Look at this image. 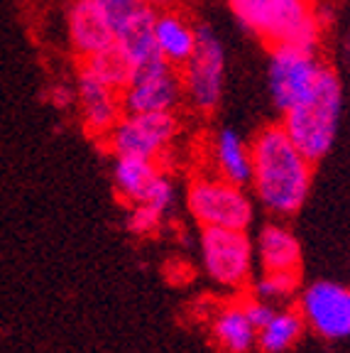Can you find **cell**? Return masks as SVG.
Returning <instances> with one entry per match:
<instances>
[{"label": "cell", "mask_w": 350, "mask_h": 353, "mask_svg": "<svg viewBox=\"0 0 350 353\" xmlns=\"http://www.w3.org/2000/svg\"><path fill=\"white\" fill-rule=\"evenodd\" d=\"M252 176L255 199L272 216L287 219L307 204L313 182V162L289 140L282 125H267L252 138Z\"/></svg>", "instance_id": "obj_1"}, {"label": "cell", "mask_w": 350, "mask_h": 353, "mask_svg": "<svg viewBox=\"0 0 350 353\" xmlns=\"http://www.w3.org/2000/svg\"><path fill=\"white\" fill-rule=\"evenodd\" d=\"M343 116V81L333 66H323L316 83L282 110V130L316 165L331 152Z\"/></svg>", "instance_id": "obj_2"}, {"label": "cell", "mask_w": 350, "mask_h": 353, "mask_svg": "<svg viewBox=\"0 0 350 353\" xmlns=\"http://www.w3.org/2000/svg\"><path fill=\"white\" fill-rule=\"evenodd\" d=\"M228 8L245 32L274 44H299L316 50L323 15L316 0H228Z\"/></svg>", "instance_id": "obj_3"}, {"label": "cell", "mask_w": 350, "mask_h": 353, "mask_svg": "<svg viewBox=\"0 0 350 353\" xmlns=\"http://www.w3.org/2000/svg\"><path fill=\"white\" fill-rule=\"evenodd\" d=\"M181 94L196 113H214L225 88V50L218 32L196 25V50L179 66Z\"/></svg>", "instance_id": "obj_4"}, {"label": "cell", "mask_w": 350, "mask_h": 353, "mask_svg": "<svg viewBox=\"0 0 350 353\" xmlns=\"http://www.w3.org/2000/svg\"><path fill=\"white\" fill-rule=\"evenodd\" d=\"M186 209L201 228H243L247 231L255 214L252 196L245 187L218 174H201L186 189Z\"/></svg>", "instance_id": "obj_5"}, {"label": "cell", "mask_w": 350, "mask_h": 353, "mask_svg": "<svg viewBox=\"0 0 350 353\" xmlns=\"http://www.w3.org/2000/svg\"><path fill=\"white\" fill-rule=\"evenodd\" d=\"M201 263L216 285L238 292L252 282L255 245L243 228H203Z\"/></svg>", "instance_id": "obj_6"}, {"label": "cell", "mask_w": 350, "mask_h": 353, "mask_svg": "<svg viewBox=\"0 0 350 353\" xmlns=\"http://www.w3.org/2000/svg\"><path fill=\"white\" fill-rule=\"evenodd\" d=\"M179 121L174 113H123L103 143L113 152L157 162L174 145Z\"/></svg>", "instance_id": "obj_7"}, {"label": "cell", "mask_w": 350, "mask_h": 353, "mask_svg": "<svg viewBox=\"0 0 350 353\" xmlns=\"http://www.w3.org/2000/svg\"><path fill=\"white\" fill-rule=\"evenodd\" d=\"M323 59L313 47L274 44L267 61V88L274 108L282 113L316 83Z\"/></svg>", "instance_id": "obj_8"}, {"label": "cell", "mask_w": 350, "mask_h": 353, "mask_svg": "<svg viewBox=\"0 0 350 353\" xmlns=\"http://www.w3.org/2000/svg\"><path fill=\"white\" fill-rule=\"evenodd\" d=\"M179 69L165 59H152L135 66L123 86L121 101L125 113H174L181 103Z\"/></svg>", "instance_id": "obj_9"}, {"label": "cell", "mask_w": 350, "mask_h": 353, "mask_svg": "<svg viewBox=\"0 0 350 353\" xmlns=\"http://www.w3.org/2000/svg\"><path fill=\"white\" fill-rule=\"evenodd\" d=\"M113 187L125 204H150L169 211L174 204V184L154 160L118 154L113 160Z\"/></svg>", "instance_id": "obj_10"}, {"label": "cell", "mask_w": 350, "mask_h": 353, "mask_svg": "<svg viewBox=\"0 0 350 353\" xmlns=\"http://www.w3.org/2000/svg\"><path fill=\"white\" fill-rule=\"evenodd\" d=\"M304 324L321 339L338 341L350 336V287L333 280H318L299 294Z\"/></svg>", "instance_id": "obj_11"}, {"label": "cell", "mask_w": 350, "mask_h": 353, "mask_svg": "<svg viewBox=\"0 0 350 353\" xmlns=\"http://www.w3.org/2000/svg\"><path fill=\"white\" fill-rule=\"evenodd\" d=\"M66 34L72 50L88 59L115 44V20L101 0H72L66 10Z\"/></svg>", "instance_id": "obj_12"}, {"label": "cell", "mask_w": 350, "mask_h": 353, "mask_svg": "<svg viewBox=\"0 0 350 353\" xmlns=\"http://www.w3.org/2000/svg\"><path fill=\"white\" fill-rule=\"evenodd\" d=\"M76 103L79 113H81V123L91 138L105 140L113 125L121 121L123 110L121 91L101 81L99 77H93L86 69H79L76 79Z\"/></svg>", "instance_id": "obj_13"}, {"label": "cell", "mask_w": 350, "mask_h": 353, "mask_svg": "<svg viewBox=\"0 0 350 353\" xmlns=\"http://www.w3.org/2000/svg\"><path fill=\"white\" fill-rule=\"evenodd\" d=\"M115 50L127 59V64L135 69L140 64H147L159 59L157 44H154V10L147 6L132 8L123 17L115 20Z\"/></svg>", "instance_id": "obj_14"}, {"label": "cell", "mask_w": 350, "mask_h": 353, "mask_svg": "<svg viewBox=\"0 0 350 353\" xmlns=\"http://www.w3.org/2000/svg\"><path fill=\"white\" fill-rule=\"evenodd\" d=\"M208 331L220 353H250L258 343V329L252 326L243 302H225L216 307L208 319Z\"/></svg>", "instance_id": "obj_15"}, {"label": "cell", "mask_w": 350, "mask_h": 353, "mask_svg": "<svg viewBox=\"0 0 350 353\" xmlns=\"http://www.w3.org/2000/svg\"><path fill=\"white\" fill-rule=\"evenodd\" d=\"M154 44L159 59L179 69L196 50V25L176 8L154 12Z\"/></svg>", "instance_id": "obj_16"}, {"label": "cell", "mask_w": 350, "mask_h": 353, "mask_svg": "<svg viewBox=\"0 0 350 353\" xmlns=\"http://www.w3.org/2000/svg\"><path fill=\"white\" fill-rule=\"evenodd\" d=\"M255 253L262 272H299L301 275V243L285 223H267L258 233Z\"/></svg>", "instance_id": "obj_17"}, {"label": "cell", "mask_w": 350, "mask_h": 353, "mask_svg": "<svg viewBox=\"0 0 350 353\" xmlns=\"http://www.w3.org/2000/svg\"><path fill=\"white\" fill-rule=\"evenodd\" d=\"M211 165H214V174L223 176V179L238 184V187H250V143H245V138L233 128H223L214 135V140H211Z\"/></svg>", "instance_id": "obj_18"}, {"label": "cell", "mask_w": 350, "mask_h": 353, "mask_svg": "<svg viewBox=\"0 0 350 353\" xmlns=\"http://www.w3.org/2000/svg\"><path fill=\"white\" fill-rule=\"evenodd\" d=\"M307 324L299 309L282 307L274 309V314L267 319V324L258 329V343L255 346L262 353H289L299 343Z\"/></svg>", "instance_id": "obj_19"}, {"label": "cell", "mask_w": 350, "mask_h": 353, "mask_svg": "<svg viewBox=\"0 0 350 353\" xmlns=\"http://www.w3.org/2000/svg\"><path fill=\"white\" fill-rule=\"evenodd\" d=\"M81 66L86 72H91L93 77H99L101 81H105L108 86L118 88V91H123V86L127 83L132 72V66L127 64V59L115 47L99 52V54L88 57V59H81Z\"/></svg>", "instance_id": "obj_20"}, {"label": "cell", "mask_w": 350, "mask_h": 353, "mask_svg": "<svg viewBox=\"0 0 350 353\" xmlns=\"http://www.w3.org/2000/svg\"><path fill=\"white\" fill-rule=\"evenodd\" d=\"M299 290V272H262L252 282V294L267 302H285Z\"/></svg>", "instance_id": "obj_21"}, {"label": "cell", "mask_w": 350, "mask_h": 353, "mask_svg": "<svg viewBox=\"0 0 350 353\" xmlns=\"http://www.w3.org/2000/svg\"><path fill=\"white\" fill-rule=\"evenodd\" d=\"M165 216L167 214H162V211L152 209V206H147V204H130L125 226L132 236H152V233L162 226Z\"/></svg>", "instance_id": "obj_22"}, {"label": "cell", "mask_w": 350, "mask_h": 353, "mask_svg": "<svg viewBox=\"0 0 350 353\" xmlns=\"http://www.w3.org/2000/svg\"><path fill=\"white\" fill-rule=\"evenodd\" d=\"M243 304H245V312H247V316H250V321H252L255 329H260V326L267 324V319L274 314V309H277L272 302L255 297V294H252L250 299H243Z\"/></svg>", "instance_id": "obj_23"}, {"label": "cell", "mask_w": 350, "mask_h": 353, "mask_svg": "<svg viewBox=\"0 0 350 353\" xmlns=\"http://www.w3.org/2000/svg\"><path fill=\"white\" fill-rule=\"evenodd\" d=\"M105 8H108V12L113 15V20H118V17H123L125 12H130L132 8L140 6V0H101Z\"/></svg>", "instance_id": "obj_24"}, {"label": "cell", "mask_w": 350, "mask_h": 353, "mask_svg": "<svg viewBox=\"0 0 350 353\" xmlns=\"http://www.w3.org/2000/svg\"><path fill=\"white\" fill-rule=\"evenodd\" d=\"M74 101H76V91H74V88H66L64 83L54 86V91H52V103L59 105V108H66V105H72Z\"/></svg>", "instance_id": "obj_25"}, {"label": "cell", "mask_w": 350, "mask_h": 353, "mask_svg": "<svg viewBox=\"0 0 350 353\" xmlns=\"http://www.w3.org/2000/svg\"><path fill=\"white\" fill-rule=\"evenodd\" d=\"M140 3L147 6V8H152V10L157 12V10H169V8H176L179 0H140Z\"/></svg>", "instance_id": "obj_26"}, {"label": "cell", "mask_w": 350, "mask_h": 353, "mask_svg": "<svg viewBox=\"0 0 350 353\" xmlns=\"http://www.w3.org/2000/svg\"><path fill=\"white\" fill-rule=\"evenodd\" d=\"M343 54H345V61L350 64V28L345 32V39H343Z\"/></svg>", "instance_id": "obj_27"}]
</instances>
